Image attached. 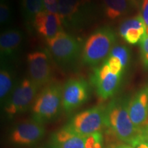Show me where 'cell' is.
I'll return each mask as SVG.
<instances>
[{"mask_svg": "<svg viewBox=\"0 0 148 148\" xmlns=\"http://www.w3.org/2000/svg\"><path fill=\"white\" fill-rule=\"evenodd\" d=\"M130 99L114 98L105 107L104 126L120 140L131 146L139 136L140 129L134 125L129 114Z\"/></svg>", "mask_w": 148, "mask_h": 148, "instance_id": "cell-1", "label": "cell"}, {"mask_svg": "<svg viewBox=\"0 0 148 148\" xmlns=\"http://www.w3.org/2000/svg\"><path fill=\"white\" fill-rule=\"evenodd\" d=\"M62 108V87L59 84L45 86L32 106V119L45 124L56 119Z\"/></svg>", "mask_w": 148, "mask_h": 148, "instance_id": "cell-2", "label": "cell"}, {"mask_svg": "<svg viewBox=\"0 0 148 148\" xmlns=\"http://www.w3.org/2000/svg\"><path fill=\"white\" fill-rule=\"evenodd\" d=\"M116 41V34L110 27H102L93 32L82 47V60L88 66H97L110 54Z\"/></svg>", "mask_w": 148, "mask_h": 148, "instance_id": "cell-3", "label": "cell"}, {"mask_svg": "<svg viewBox=\"0 0 148 148\" xmlns=\"http://www.w3.org/2000/svg\"><path fill=\"white\" fill-rule=\"evenodd\" d=\"M40 87L31 80L25 77L16 82L8 99L3 104L5 113L9 117L26 112L34 103Z\"/></svg>", "mask_w": 148, "mask_h": 148, "instance_id": "cell-4", "label": "cell"}, {"mask_svg": "<svg viewBox=\"0 0 148 148\" xmlns=\"http://www.w3.org/2000/svg\"><path fill=\"white\" fill-rule=\"evenodd\" d=\"M46 43L53 60L61 66L73 64L82 49L80 42L63 30L52 38L46 39Z\"/></svg>", "mask_w": 148, "mask_h": 148, "instance_id": "cell-5", "label": "cell"}, {"mask_svg": "<svg viewBox=\"0 0 148 148\" xmlns=\"http://www.w3.org/2000/svg\"><path fill=\"white\" fill-rule=\"evenodd\" d=\"M93 5L91 0H59L58 14L67 27L82 26L90 17Z\"/></svg>", "mask_w": 148, "mask_h": 148, "instance_id": "cell-6", "label": "cell"}, {"mask_svg": "<svg viewBox=\"0 0 148 148\" xmlns=\"http://www.w3.org/2000/svg\"><path fill=\"white\" fill-rule=\"evenodd\" d=\"M104 111L102 106L92 107L75 114L66 125L84 136L100 132L104 126Z\"/></svg>", "mask_w": 148, "mask_h": 148, "instance_id": "cell-7", "label": "cell"}, {"mask_svg": "<svg viewBox=\"0 0 148 148\" xmlns=\"http://www.w3.org/2000/svg\"><path fill=\"white\" fill-rule=\"evenodd\" d=\"M122 75L111 71L106 60L94 69L90 81L101 100H106L114 95L121 84Z\"/></svg>", "mask_w": 148, "mask_h": 148, "instance_id": "cell-8", "label": "cell"}, {"mask_svg": "<svg viewBox=\"0 0 148 148\" xmlns=\"http://www.w3.org/2000/svg\"><path fill=\"white\" fill-rule=\"evenodd\" d=\"M89 96L90 86L86 80L70 79L62 87V109L71 112L86 102Z\"/></svg>", "mask_w": 148, "mask_h": 148, "instance_id": "cell-9", "label": "cell"}, {"mask_svg": "<svg viewBox=\"0 0 148 148\" xmlns=\"http://www.w3.org/2000/svg\"><path fill=\"white\" fill-rule=\"evenodd\" d=\"M29 78L40 88L49 84L53 76L50 57L45 51H34L27 57Z\"/></svg>", "mask_w": 148, "mask_h": 148, "instance_id": "cell-10", "label": "cell"}, {"mask_svg": "<svg viewBox=\"0 0 148 148\" xmlns=\"http://www.w3.org/2000/svg\"><path fill=\"white\" fill-rule=\"evenodd\" d=\"M45 132L44 124L32 119L14 127L10 134V140L14 145H34L43 138Z\"/></svg>", "mask_w": 148, "mask_h": 148, "instance_id": "cell-11", "label": "cell"}, {"mask_svg": "<svg viewBox=\"0 0 148 148\" xmlns=\"http://www.w3.org/2000/svg\"><path fill=\"white\" fill-rule=\"evenodd\" d=\"M129 114L134 125L142 129L148 125V86L140 89L129 101Z\"/></svg>", "mask_w": 148, "mask_h": 148, "instance_id": "cell-12", "label": "cell"}, {"mask_svg": "<svg viewBox=\"0 0 148 148\" xmlns=\"http://www.w3.org/2000/svg\"><path fill=\"white\" fill-rule=\"evenodd\" d=\"M33 25L40 36L49 39L62 31V21L59 14L43 10L35 16Z\"/></svg>", "mask_w": 148, "mask_h": 148, "instance_id": "cell-13", "label": "cell"}, {"mask_svg": "<svg viewBox=\"0 0 148 148\" xmlns=\"http://www.w3.org/2000/svg\"><path fill=\"white\" fill-rule=\"evenodd\" d=\"M86 138L66 125L51 135L49 145L50 148H84Z\"/></svg>", "mask_w": 148, "mask_h": 148, "instance_id": "cell-14", "label": "cell"}, {"mask_svg": "<svg viewBox=\"0 0 148 148\" xmlns=\"http://www.w3.org/2000/svg\"><path fill=\"white\" fill-rule=\"evenodd\" d=\"M145 24L140 14L122 22L119 26V32L125 42L135 45L140 42L145 34Z\"/></svg>", "mask_w": 148, "mask_h": 148, "instance_id": "cell-15", "label": "cell"}, {"mask_svg": "<svg viewBox=\"0 0 148 148\" xmlns=\"http://www.w3.org/2000/svg\"><path fill=\"white\" fill-rule=\"evenodd\" d=\"M23 40V34L17 29H9L0 36V54L1 60L12 58Z\"/></svg>", "mask_w": 148, "mask_h": 148, "instance_id": "cell-16", "label": "cell"}, {"mask_svg": "<svg viewBox=\"0 0 148 148\" xmlns=\"http://www.w3.org/2000/svg\"><path fill=\"white\" fill-rule=\"evenodd\" d=\"M102 3L104 13L110 20L128 14L136 3L132 0H102Z\"/></svg>", "mask_w": 148, "mask_h": 148, "instance_id": "cell-17", "label": "cell"}, {"mask_svg": "<svg viewBox=\"0 0 148 148\" xmlns=\"http://www.w3.org/2000/svg\"><path fill=\"white\" fill-rule=\"evenodd\" d=\"M15 84L12 71L5 64H1L0 70V100L1 104H4L8 99Z\"/></svg>", "mask_w": 148, "mask_h": 148, "instance_id": "cell-18", "label": "cell"}, {"mask_svg": "<svg viewBox=\"0 0 148 148\" xmlns=\"http://www.w3.org/2000/svg\"><path fill=\"white\" fill-rule=\"evenodd\" d=\"M21 8L25 19L33 23L35 16L45 10L44 0H21Z\"/></svg>", "mask_w": 148, "mask_h": 148, "instance_id": "cell-19", "label": "cell"}, {"mask_svg": "<svg viewBox=\"0 0 148 148\" xmlns=\"http://www.w3.org/2000/svg\"><path fill=\"white\" fill-rule=\"evenodd\" d=\"M110 56H113L121 61L123 68L126 67L130 61V51L126 46L121 45H114L111 50Z\"/></svg>", "mask_w": 148, "mask_h": 148, "instance_id": "cell-20", "label": "cell"}, {"mask_svg": "<svg viewBox=\"0 0 148 148\" xmlns=\"http://www.w3.org/2000/svg\"><path fill=\"white\" fill-rule=\"evenodd\" d=\"M103 138L101 132L93 133L86 136L84 148H103Z\"/></svg>", "mask_w": 148, "mask_h": 148, "instance_id": "cell-21", "label": "cell"}, {"mask_svg": "<svg viewBox=\"0 0 148 148\" xmlns=\"http://www.w3.org/2000/svg\"><path fill=\"white\" fill-rule=\"evenodd\" d=\"M139 42L142 62L145 69L148 70V36L144 35Z\"/></svg>", "mask_w": 148, "mask_h": 148, "instance_id": "cell-22", "label": "cell"}, {"mask_svg": "<svg viewBox=\"0 0 148 148\" xmlns=\"http://www.w3.org/2000/svg\"><path fill=\"white\" fill-rule=\"evenodd\" d=\"M12 17L11 8L8 3H0V23L1 25L8 24Z\"/></svg>", "mask_w": 148, "mask_h": 148, "instance_id": "cell-23", "label": "cell"}, {"mask_svg": "<svg viewBox=\"0 0 148 148\" xmlns=\"http://www.w3.org/2000/svg\"><path fill=\"white\" fill-rule=\"evenodd\" d=\"M45 10L53 14H58L59 0H44Z\"/></svg>", "mask_w": 148, "mask_h": 148, "instance_id": "cell-24", "label": "cell"}, {"mask_svg": "<svg viewBox=\"0 0 148 148\" xmlns=\"http://www.w3.org/2000/svg\"><path fill=\"white\" fill-rule=\"evenodd\" d=\"M142 142L148 143V125L144 127L143 128L140 129L139 136H138L137 139L135 140L134 143L132 144V147L134 148L138 143H142Z\"/></svg>", "mask_w": 148, "mask_h": 148, "instance_id": "cell-25", "label": "cell"}, {"mask_svg": "<svg viewBox=\"0 0 148 148\" xmlns=\"http://www.w3.org/2000/svg\"><path fill=\"white\" fill-rule=\"evenodd\" d=\"M140 16L143 18L145 26L148 27V0H142L140 6Z\"/></svg>", "mask_w": 148, "mask_h": 148, "instance_id": "cell-26", "label": "cell"}, {"mask_svg": "<svg viewBox=\"0 0 148 148\" xmlns=\"http://www.w3.org/2000/svg\"><path fill=\"white\" fill-rule=\"evenodd\" d=\"M134 148H148V143L142 142V143H138Z\"/></svg>", "mask_w": 148, "mask_h": 148, "instance_id": "cell-27", "label": "cell"}, {"mask_svg": "<svg viewBox=\"0 0 148 148\" xmlns=\"http://www.w3.org/2000/svg\"><path fill=\"white\" fill-rule=\"evenodd\" d=\"M116 148H134L133 147H131V146L129 145H120L116 147Z\"/></svg>", "mask_w": 148, "mask_h": 148, "instance_id": "cell-28", "label": "cell"}, {"mask_svg": "<svg viewBox=\"0 0 148 148\" xmlns=\"http://www.w3.org/2000/svg\"><path fill=\"white\" fill-rule=\"evenodd\" d=\"M8 0H1V3H8Z\"/></svg>", "mask_w": 148, "mask_h": 148, "instance_id": "cell-29", "label": "cell"}, {"mask_svg": "<svg viewBox=\"0 0 148 148\" xmlns=\"http://www.w3.org/2000/svg\"><path fill=\"white\" fill-rule=\"evenodd\" d=\"M132 1H134L135 3H136V0H132Z\"/></svg>", "mask_w": 148, "mask_h": 148, "instance_id": "cell-30", "label": "cell"}]
</instances>
